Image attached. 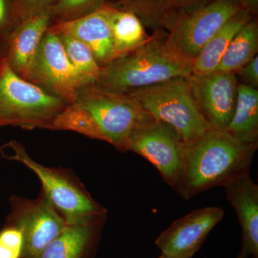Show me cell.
<instances>
[{
  "label": "cell",
  "instance_id": "obj_1",
  "mask_svg": "<svg viewBox=\"0 0 258 258\" xmlns=\"http://www.w3.org/2000/svg\"><path fill=\"white\" fill-rule=\"evenodd\" d=\"M258 144L244 143L226 131L210 129L184 143L182 167L174 189L189 201L248 172Z\"/></svg>",
  "mask_w": 258,
  "mask_h": 258
},
{
  "label": "cell",
  "instance_id": "obj_2",
  "mask_svg": "<svg viewBox=\"0 0 258 258\" xmlns=\"http://www.w3.org/2000/svg\"><path fill=\"white\" fill-rule=\"evenodd\" d=\"M162 29L154 31L148 41L123 57L101 68L96 84L128 93L174 78L189 76L192 60L171 46Z\"/></svg>",
  "mask_w": 258,
  "mask_h": 258
},
{
  "label": "cell",
  "instance_id": "obj_3",
  "mask_svg": "<svg viewBox=\"0 0 258 258\" xmlns=\"http://www.w3.org/2000/svg\"><path fill=\"white\" fill-rule=\"evenodd\" d=\"M3 147L12 153L2 154L5 159L21 163L38 177L41 191L68 225L85 223L107 215L106 209L91 197L71 169L42 165L30 157L23 144L17 141H10Z\"/></svg>",
  "mask_w": 258,
  "mask_h": 258
},
{
  "label": "cell",
  "instance_id": "obj_4",
  "mask_svg": "<svg viewBox=\"0 0 258 258\" xmlns=\"http://www.w3.org/2000/svg\"><path fill=\"white\" fill-rule=\"evenodd\" d=\"M69 104L15 74L7 63L0 64V128L26 130L48 129Z\"/></svg>",
  "mask_w": 258,
  "mask_h": 258
},
{
  "label": "cell",
  "instance_id": "obj_5",
  "mask_svg": "<svg viewBox=\"0 0 258 258\" xmlns=\"http://www.w3.org/2000/svg\"><path fill=\"white\" fill-rule=\"evenodd\" d=\"M75 103L89 115L106 142L122 152H127L132 134L154 119L134 97L96 83L80 88Z\"/></svg>",
  "mask_w": 258,
  "mask_h": 258
},
{
  "label": "cell",
  "instance_id": "obj_6",
  "mask_svg": "<svg viewBox=\"0 0 258 258\" xmlns=\"http://www.w3.org/2000/svg\"><path fill=\"white\" fill-rule=\"evenodd\" d=\"M126 93L136 98L154 119L172 127L184 143L212 128L195 102L189 76L174 78Z\"/></svg>",
  "mask_w": 258,
  "mask_h": 258
},
{
  "label": "cell",
  "instance_id": "obj_7",
  "mask_svg": "<svg viewBox=\"0 0 258 258\" xmlns=\"http://www.w3.org/2000/svg\"><path fill=\"white\" fill-rule=\"evenodd\" d=\"M242 7L237 0H213L191 9L174 10L163 22L166 40L179 53L193 60L204 45Z\"/></svg>",
  "mask_w": 258,
  "mask_h": 258
},
{
  "label": "cell",
  "instance_id": "obj_8",
  "mask_svg": "<svg viewBox=\"0 0 258 258\" xmlns=\"http://www.w3.org/2000/svg\"><path fill=\"white\" fill-rule=\"evenodd\" d=\"M27 81L68 103L76 101L80 88L91 83L70 62L52 24L42 37Z\"/></svg>",
  "mask_w": 258,
  "mask_h": 258
},
{
  "label": "cell",
  "instance_id": "obj_9",
  "mask_svg": "<svg viewBox=\"0 0 258 258\" xmlns=\"http://www.w3.org/2000/svg\"><path fill=\"white\" fill-rule=\"evenodd\" d=\"M11 212L5 223L23 232L25 244L22 258H37L44 248L60 235L68 225L42 191L36 199L13 195Z\"/></svg>",
  "mask_w": 258,
  "mask_h": 258
},
{
  "label": "cell",
  "instance_id": "obj_10",
  "mask_svg": "<svg viewBox=\"0 0 258 258\" xmlns=\"http://www.w3.org/2000/svg\"><path fill=\"white\" fill-rule=\"evenodd\" d=\"M184 142L170 125L156 119L139 127L129 138L127 152L151 163L174 189L182 167Z\"/></svg>",
  "mask_w": 258,
  "mask_h": 258
},
{
  "label": "cell",
  "instance_id": "obj_11",
  "mask_svg": "<svg viewBox=\"0 0 258 258\" xmlns=\"http://www.w3.org/2000/svg\"><path fill=\"white\" fill-rule=\"evenodd\" d=\"M223 217L224 210L217 207L197 209L174 220L154 244L164 258H191Z\"/></svg>",
  "mask_w": 258,
  "mask_h": 258
},
{
  "label": "cell",
  "instance_id": "obj_12",
  "mask_svg": "<svg viewBox=\"0 0 258 258\" xmlns=\"http://www.w3.org/2000/svg\"><path fill=\"white\" fill-rule=\"evenodd\" d=\"M195 102L212 128L227 131L235 111L238 81L235 74L213 72L189 76Z\"/></svg>",
  "mask_w": 258,
  "mask_h": 258
},
{
  "label": "cell",
  "instance_id": "obj_13",
  "mask_svg": "<svg viewBox=\"0 0 258 258\" xmlns=\"http://www.w3.org/2000/svg\"><path fill=\"white\" fill-rule=\"evenodd\" d=\"M242 230V245L236 258H258V186L249 171L223 186Z\"/></svg>",
  "mask_w": 258,
  "mask_h": 258
},
{
  "label": "cell",
  "instance_id": "obj_14",
  "mask_svg": "<svg viewBox=\"0 0 258 258\" xmlns=\"http://www.w3.org/2000/svg\"><path fill=\"white\" fill-rule=\"evenodd\" d=\"M108 6L109 2L84 18L69 23H52L59 31L72 35L83 42L101 68L114 60V40Z\"/></svg>",
  "mask_w": 258,
  "mask_h": 258
},
{
  "label": "cell",
  "instance_id": "obj_15",
  "mask_svg": "<svg viewBox=\"0 0 258 258\" xmlns=\"http://www.w3.org/2000/svg\"><path fill=\"white\" fill-rule=\"evenodd\" d=\"M52 23L51 10L25 19L8 33L5 60L10 69L25 81L42 37Z\"/></svg>",
  "mask_w": 258,
  "mask_h": 258
},
{
  "label": "cell",
  "instance_id": "obj_16",
  "mask_svg": "<svg viewBox=\"0 0 258 258\" xmlns=\"http://www.w3.org/2000/svg\"><path fill=\"white\" fill-rule=\"evenodd\" d=\"M107 215L77 225H68L37 258H94Z\"/></svg>",
  "mask_w": 258,
  "mask_h": 258
},
{
  "label": "cell",
  "instance_id": "obj_17",
  "mask_svg": "<svg viewBox=\"0 0 258 258\" xmlns=\"http://www.w3.org/2000/svg\"><path fill=\"white\" fill-rule=\"evenodd\" d=\"M253 16L243 8L234 15L204 45L194 59L191 75L203 76L215 72L236 33Z\"/></svg>",
  "mask_w": 258,
  "mask_h": 258
},
{
  "label": "cell",
  "instance_id": "obj_18",
  "mask_svg": "<svg viewBox=\"0 0 258 258\" xmlns=\"http://www.w3.org/2000/svg\"><path fill=\"white\" fill-rule=\"evenodd\" d=\"M226 132L244 143L258 144V91L256 88L238 85L235 111Z\"/></svg>",
  "mask_w": 258,
  "mask_h": 258
},
{
  "label": "cell",
  "instance_id": "obj_19",
  "mask_svg": "<svg viewBox=\"0 0 258 258\" xmlns=\"http://www.w3.org/2000/svg\"><path fill=\"white\" fill-rule=\"evenodd\" d=\"M110 23L114 40V60L138 48L150 39L145 26L133 13L115 8L109 3Z\"/></svg>",
  "mask_w": 258,
  "mask_h": 258
},
{
  "label": "cell",
  "instance_id": "obj_20",
  "mask_svg": "<svg viewBox=\"0 0 258 258\" xmlns=\"http://www.w3.org/2000/svg\"><path fill=\"white\" fill-rule=\"evenodd\" d=\"M258 23L253 18L236 33L215 72L237 74L257 55Z\"/></svg>",
  "mask_w": 258,
  "mask_h": 258
},
{
  "label": "cell",
  "instance_id": "obj_21",
  "mask_svg": "<svg viewBox=\"0 0 258 258\" xmlns=\"http://www.w3.org/2000/svg\"><path fill=\"white\" fill-rule=\"evenodd\" d=\"M111 5L118 9L133 13L144 26L154 31L162 29L163 22L174 10L173 0H115Z\"/></svg>",
  "mask_w": 258,
  "mask_h": 258
},
{
  "label": "cell",
  "instance_id": "obj_22",
  "mask_svg": "<svg viewBox=\"0 0 258 258\" xmlns=\"http://www.w3.org/2000/svg\"><path fill=\"white\" fill-rule=\"evenodd\" d=\"M53 28L58 34L64 52L75 69L88 82H96L101 68L97 63L90 49L79 39Z\"/></svg>",
  "mask_w": 258,
  "mask_h": 258
},
{
  "label": "cell",
  "instance_id": "obj_23",
  "mask_svg": "<svg viewBox=\"0 0 258 258\" xmlns=\"http://www.w3.org/2000/svg\"><path fill=\"white\" fill-rule=\"evenodd\" d=\"M109 0H58L52 9L53 23H64L94 13Z\"/></svg>",
  "mask_w": 258,
  "mask_h": 258
},
{
  "label": "cell",
  "instance_id": "obj_24",
  "mask_svg": "<svg viewBox=\"0 0 258 258\" xmlns=\"http://www.w3.org/2000/svg\"><path fill=\"white\" fill-rule=\"evenodd\" d=\"M24 236L16 226L5 223L0 230V258H22Z\"/></svg>",
  "mask_w": 258,
  "mask_h": 258
},
{
  "label": "cell",
  "instance_id": "obj_25",
  "mask_svg": "<svg viewBox=\"0 0 258 258\" xmlns=\"http://www.w3.org/2000/svg\"><path fill=\"white\" fill-rule=\"evenodd\" d=\"M18 24L25 19L52 9L58 0H13Z\"/></svg>",
  "mask_w": 258,
  "mask_h": 258
},
{
  "label": "cell",
  "instance_id": "obj_26",
  "mask_svg": "<svg viewBox=\"0 0 258 258\" xmlns=\"http://www.w3.org/2000/svg\"><path fill=\"white\" fill-rule=\"evenodd\" d=\"M17 25L13 0H0V33H8Z\"/></svg>",
  "mask_w": 258,
  "mask_h": 258
},
{
  "label": "cell",
  "instance_id": "obj_27",
  "mask_svg": "<svg viewBox=\"0 0 258 258\" xmlns=\"http://www.w3.org/2000/svg\"><path fill=\"white\" fill-rule=\"evenodd\" d=\"M236 74L243 79L244 85L256 88L258 86V57L256 55L248 63L243 66Z\"/></svg>",
  "mask_w": 258,
  "mask_h": 258
},
{
  "label": "cell",
  "instance_id": "obj_28",
  "mask_svg": "<svg viewBox=\"0 0 258 258\" xmlns=\"http://www.w3.org/2000/svg\"><path fill=\"white\" fill-rule=\"evenodd\" d=\"M213 0H173L174 10L191 9L208 4Z\"/></svg>",
  "mask_w": 258,
  "mask_h": 258
},
{
  "label": "cell",
  "instance_id": "obj_29",
  "mask_svg": "<svg viewBox=\"0 0 258 258\" xmlns=\"http://www.w3.org/2000/svg\"><path fill=\"white\" fill-rule=\"evenodd\" d=\"M241 7L251 14L255 15L258 11V0H237Z\"/></svg>",
  "mask_w": 258,
  "mask_h": 258
},
{
  "label": "cell",
  "instance_id": "obj_30",
  "mask_svg": "<svg viewBox=\"0 0 258 258\" xmlns=\"http://www.w3.org/2000/svg\"><path fill=\"white\" fill-rule=\"evenodd\" d=\"M9 32H8V33H0V64L6 60L8 33Z\"/></svg>",
  "mask_w": 258,
  "mask_h": 258
},
{
  "label": "cell",
  "instance_id": "obj_31",
  "mask_svg": "<svg viewBox=\"0 0 258 258\" xmlns=\"http://www.w3.org/2000/svg\"><path fill=\"white\" fill-rule=\"evenodd\" d=\"M157 258H164V257H163V256H162V255H160V256H159V257H157Z\"/></svg>",
  "mask_w": 258,
  "mask_h": 258
},
{
  "label": "cell",
  "instance_id": "obj_32",
  "mask_svg": "<svg viewBox=\"0 0 258 258\" xmlns=\"http://www.w3.org/2000/svg\"><path fill=\"white\" fill-rule=\"evenodd\" d=\"M251 258H255V257H251Z\"/></svg>",
  "mask_w": 258,
  "mask_h": 258
}]
</instances>
